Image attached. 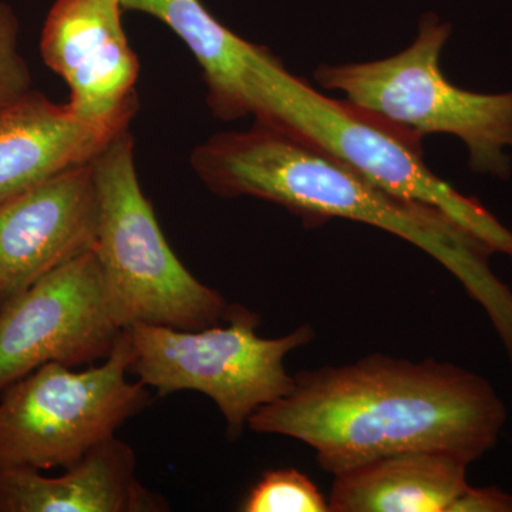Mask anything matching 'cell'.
<instances>
[{
  "mask_svg": "<svg viewBox=\"0 0 512 512\" xmlns=\"http://www.w3.org/2000/svg\"><path fill=\"white\" fill-rule=\"evenodd\" d=\"M93 173L99 198L93 251L123 328L200 330L224 322L234 305L174 254L141 190L128 131L94 158Z\"/></svg>",
  "mask_w": 512,
  "mask_h": 512,
  "instance_id": "4",
  "label": "cell"
},
{
  "mask_svg": "<svg viewBox=\"0 0 512 512\" xmlns=\"http://www.w3.org/2000/svg\"><path fill=\"white\" fill-rule=\"evenodd\" d=\"M45 476L28 467L0 468V512H157L163 498L136 476V454L116 436L64 468Z\"/></svg>",
  "mask_w": 512,
  "mask_h": 512,
  "instance_id": "11",
  "label": "cell"
},
{
  "mask_svg": "<svg viewBox=\"0 0 512 512\" xmlns=\"http://www.w3.org/2000/svg\"><path fill=\"white\" fill-rule=\"evenodd\" d=\"M117 136L32 90L0 109V204L70 168L92 163Z\"/></svg>",
  "mask_w": 512,
  "mask_h": 512,
  "instance_id": "12",
  "label": "cell"
},
{
  "mask_svg": "<svg viewBox=\"0 0 512 512\" xmlns=\"http://www.w3.org/2000/svg\"><path fill=\"white\" fill-rule=\"evenodd\" d=\"M245 86L249 113L256 121L312 141L384 191L436 208L494 254L512 258V231L477 198L466 197L431 173L423 160L424 137L417 131L348 100L323 96L265 47L255 46Z\"/></svg>",
  "mask_w": 512,
  "mask_h": 512,
  "instance_id": "3",
  "label": "cell"
},
{
  "mask_svg": "<svg viewBox=\"0 0 512 512\" xmlns=\"http://www.w3.org/2000/svg\"><path fill=\"white\" fill-rule=\"evenodd\" d=\"M507 410L488 380L453 365L386 355L301 370L291 392L256 410L255 433L312 447L336 474L393 454L440 451L468 466L493 450Z\"/></svg>",
  "mask_w": 512,
  "mask_h": 512,
  "instance_id": "1",
  "label": "cell"
},
{
  "mask_svg": "<svg viewBox=\"0 0 512 512\" xmlns=\"http://www.w3.org/2000/svg\"><path fill=\"white\" fill-rule=\"evenodd\" d=\"M123 330L93 249L76 256L0 309V392L46 363L106 359Z\"/></svg>",
  "mask_w": 512,
  "mask_h": 512,
  "instance_id": "8",
  "label": "cell"
},
{
  "mask_svg": "<svg viewBox=\"0 0 512 512\" xmlns=\"http://www.w3.org/2000/svg\"><path fill=\"white\" fill-rule=\"evenodd\" d=\"M97 224L93 161L0 204V309L43 276L92 251Z\"/></svg>",
  "mask_w": 512,
  "mask_h": 512,
  "instance_id": "10",
  "label": "cell"
},
{
  "mask_svg": "<svg viewBox=\"0 0 512 512\" xmlns=\"http://www.w3.org/2000/svg\"><path fill=\"white\" fill-rule=\"evenodd\" d=\"M124 10L146 13L180 37L200 64L208 104L217 119L249 116L247 79L254 43H249L208 12L201 0H120Z\"/></svg>",
  "mask_w": 512,
  "mask_h": 512,
  "instance_id": "14",
  "label": "cell"
},
{
  "mask_svg": "<svg viewBox=\"0 0 512 512\" xmlns=\"http://www.w3.org/2000/svg\"><path fill=\"white\" fill-rule=\"evenodd\" d=\"M19 32L15 10L0 2V109L32 92V74L20 55Z\"/></svg>",
  "mask_w": 512,
  "mask_h": 512,
  "instance_id": "16",
  "label": "cell"
},
{
  "mask_svg": "<svg viewBox=\"0 0 512 512\" xmlns=\"http://www.w3.org/2000/svg\"><path fill=\"white\" fill-rule=\"evenodd\" d=\"M241 511L329 512V503L302 471L281 468L266 471L245 497Z\"/></svg>",
  "mask_w": 512,
  "mask_h": 512,
  "instance_id": "15",
  "label": "cell"
},
{
  "mask_svg": "<svg viewBox=\"0 0 512 512\" xmlns=\"http://www.w3.org/2000/svg\"><path fill=\"white\" fill-rule=\"evenodd\" d=\"M450 35V25L427 15L403 52L375 62L325 64L316 70V82L423 137L443 133L460 138L471 170L505 180L512 167L507 154L512 148V92L474 93L448 82L440 57Z\"/></svg>",
  "mask_w": 512,
  "mask_h": 512,
  "instance_id": "5",
  "label": "cell"
},
{
  "mask_svg": "<svg viewBox=\"0 0 512 512\" xmlns=\"http://www.w3.org/2000/svg\"><path fill=\"white\" fill-rule=\"evenodd\" d=\"M133 360L124 329L103 365L46 363L9 384L0 392V468H67L114 437L150 402L146 384L127 379Z\"/></svg>",
  "mask_w": 512,
  "mask_h": 512,
  "instance_id": "7",
  "label": "cell"
},
{
  "mask_svg": "<svg viewBox=\"0 0 512 512\" xmlns=\"http://www.w3.org/2000/svg\"><path fill=\"white\" fill-rule=\"evenodd\" d=\"M120 0H56L47 13L40 55L69 87L77 119L113 134L136 116L138 59L123 28Z\"/></svg>",
  "mask_w": 512,
  "mask_h": 512,
  "instance_id": "9",
  "label": "cell"
},
{
  "mask_svg": "<svg viewBox=\"0 0 512 512\" xmlns=\"http://www.w3.org/2000/svg\"><path fill=\"white\" fill-rule=\"evenodd\" d=\"M453 512H512V494L497 487H470Z\"/></svg>",
  "mask_w": 512,
  "mask_h": 512,
  "instance_id": "17",
  "label": "cell"
},
{
  "mask_svg": "<svg viewBox=\"0 0 512 512\" xmlns=\"http://www.w3.org/2000/svg\"><path fill=\"white\" fill-rule=\"evenodd\" d=\"M191 165L220 197L274 202L308 227L342 218L410 242L456 276L512 353V291L491 271L494 252L443 212L384 191L312 141L264 121L211 137L192 151Z\"/></svg>",
  "mask_w": 512,
  "mask_h": 512,
  "instance_id": "2",
  "label": "cell"
},
{
  "mask_svg": "<svg viewBox=\"0 0 512 512\" xmlns=\"http://www.w3.org/2000/svg\"><path fill=\"white\" fill-rule=\"evenodd\" d=\"M466 461L440 451H409L336 474L330 512H453L471 487Z\"/></svg>",
  "mask_w": 512,
  "mask_h": 512,
  "instance_id": "13",
  "label": "cell"
},
{
  "mask_svg": "<svg viewBox=\"0 0 512 512\" xmlns=\"http://www.w3.org/2000/svg\"><path fill=\"white\" fill-rule=\"evenodd\" d=\"M259 322L258 315L234 305L225 326H130V372L160 396L192 390L210 397L224 417L228 439L238 440L256 410L291 392L286 356L315 339L308 323L281 338H262L256 333Z\"/></svg>",
  "mask_w": 512,
  "mask_h": 512,
  "instance_id": "6",
  "label": "cell"
}]
</instances>
